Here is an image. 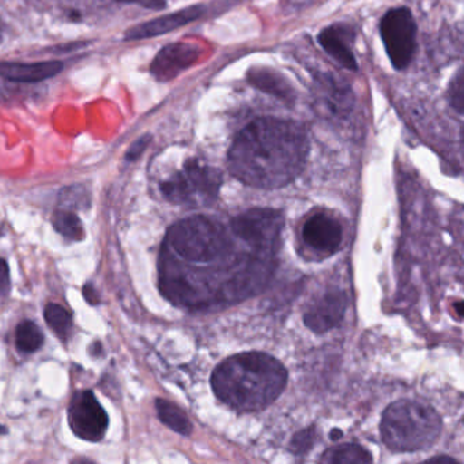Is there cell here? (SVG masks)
<instances>
[{
	"label": "cell",
	"instance_id": "5bb4252c",
	"mask_svg": "<svg viewBox=\"0 0 464 464\" xmlns=\"http://www.w3.org/2000/svg\"><path fill=\"white\" fill-rule=\"evenodd\" d=\"M63 69L64 64L59 61L39 63L0 62V78L15 83H37L61 74Z\"/></svg>",
	"mask_w": 464,
	"mask_h": 464
},
{
	"label": "cell",
	"instance_id": "8992f818",
	"mask_svg": "<svg viewBox=\"0 0 464 464\" xmlns=\"http://www.w3.org/2000/svg\"><path fill=\"white\" fill-rule=\"evenodd\" d=\"M284 216L274 208H252L230 222L233 233L260 254L274 255L284 229Z\"/></svg>",
	"mask_w": 464,
	"mask_h": 464
},
{
	"label": "cell",
	"instance_id": "3957f363",
	"mask_svg": "<svg viewBox=\"0 0 464 464\" xmlns=\"http://www.w3.org/2000/svg\"><path fill=\"white\" fill-rule=\"evenodd\" d=\"M441 429V417L433 407L406 399L390 404L380 423L382 441L398 452H414L431 447Z\"/></svg>",
	"mask_w": 464,
	"mask_h": 464
},
{
	"label": "cell",
	"instance_id": "ffe728a7",
	"mask_svg": "<svg viewBox=\"0 0 464 464\" xmlns=\"http://www.w3.org/2000/svg\"><path fill=\"white\" fill-rule=\"evenodd\" d=\"M44 317L51 330L66 342L72 330V314L63 306L48 304L45 306Z\"/></svg>",
	"mask_w": 464,
	"mask_h": 464
},
{
	"label": "cell",
	"instance_id": "7c38bea8",
	"mask_svg": "<svg viewBox=\"0 0 464 464\" xmlns=\"http://www.w3.org/2000/svg\"><path fill=\"white\" fill-rule=\"evenodd\" d=\"M319 44L323 50L343 69L355 72L358 69L354 53L352 50L354 42V31L343 24H334L323 29L319 34Z\"/></svg>",
	"mask_w": 464,
	"mask_h": 464
},
{
	"label": "cell",
	"instance_id": "7402d4cb",
	"mask_svg": "<svg viewBox=\"0 0 464 464\" xmlns=\"http://www.w3.org/2000/svg\"><path fill=\"white\" fill-rule=\"evenodd\" d=\"M448 102L458 113H463L464 104V75L463 69H459L448 88Z\"/></svg>",
	"mask_w": 464,
	"mask_h": 464
},
{
	"label": "cell",
	"instance_id": "277c9868",
	"mask_svg": "<svg viewBox=\"0 0 464 464\" xmlns=\"http://www.w3.org/2000/svg\"><path fill=\"white\" fill-rule=\"evenodd\" d=\"M167 246L180 259L195 265H208L229 256L232 241L219 222L195 216L170 227Z\"/></svg>",
	"mask_w": 464,
	"mask_h": 464
},
{
	"label": "cell",
	"instance_id": "d4e9b609",
	"mask_svg": "<svg viewBox=\"0 0 464 464\" xmlns=\"http://www.w3.org/2000/svg\"><path fill=\"white\" fill-rule=\"evenodd\" d=\"M12 289V279H10V268L6 260L0 259V295H9Z\"/></svg>",
	"mask_w": 464,
	"mask_h": 464
},
{
	"label": "cell",
	"instance_id": "484cf974",
	"mask_svg": "<svg viewBox=\"0 0 464 464\" xmlns=\"http://www.w3.org/2000/svg\"><path fill=\"white\" fill-rule=\"evenodd\" d=\"M119 2L140 5V6L150 10H164L165 7H167V2H165V0H119Z\"/></svg>",
	"mask_w": 464,
	"mask_h": 464
},
{
	"label": "cell",
	"instance_id": "52a82bcc",
	"mask_svg": "<svg viewBox=\"0 0 464 464\" xmlns=\"http://www.w3.org/2000/svg\"><path fill=\"white\" fill-rule=\"evenodd\" d=\"M380 34L392 66L406 69L417 48V24L411 12L406 7L390 10L380 23Z\"/></svg>",
	"mask_w": 464,
	"mask_h": 464
},
{
	"label": "cell",
	"instance_id": "83f0119b",
	"mask_svg": "<svg viewBox=\"0 0 464 464\" xmlns=\"http://www.w3.org/2000/svg\"><path fill=\"white\" fill-rule=\"evenodd\" d=\"M430 463H458L455 459L450 458V456H439V458L430 459Z\"/></svg>",
	"mask_w": 464,
	"mask_h": 464
},
{
	"label": "cell",
	"instance_id": "ba28073f",
	"mask_svg": "<svg viewBox=\"0 0 464 464\" xmlns=\"http://www.w3.org/2000/svg\"><path fill=\"white\" fill-rule=\"evenodd\" d=\"M69 423L75 436L86 441L104 439L110 425L107 411L92 391H78L69 407Z\"/></svg>",
	"mask_w": 464,
	"mask_h": 464
},
{
	"label": "cell",
	"instance_id": "cb8c5ba5",
	"mask_svg": "<svg viewBox=\"0 0 464 464\" xmlns=\"http://www.w3.org/2000/svg\"><path fill=\"white\" fill-rule=\"evenodd\" d=\"M151 137L150 135H145V137L140 138L137 142L132 143L130 150L127 151L126 160L127 161H137L140 156H142L143 151L148 148L149 143H150Z\"/></svg>",
	"mask_w": 464,
	"mask_h": 464
},
{
	"label": "cell",
	"instance_id": "f1b7e54d",
	"mask_svg": "<svg viewBox=\"0 0 464 464\" xmlns=\"http://www.w3.org/2000/svg\"><path fill=\"white\" fill-rule=\"evenodd\" d=\"M342 436V433H338V430H333V433L330 434L331 439L336 440Z\"/></svg>",
	"mask_w": 464,
	"mask_h": 464
},
{
	"label": "cell",
	"instance_id": "4316f807",
	"mask_svg": "<svg viewBox=\"0 0 464 464\" xmlns=\"http://www.w3.org/2000/svg\"><path fill=\"white\" fill-rule=\"evenodd\" d=\"M83 295H85L86 301H88L91 305H97V304H100V295H97L93 285H85V287H83Z\"/></svg>",
	"mask_w": 464,
	"mask_h": 464
},
{
	"label": "cell",
	"instance_id": "9c48e42d",
	"mask_svg": "<svg viewBox=\"0 0 464 464\" xmlns=\"http://www.w3.org/2000/svg\"><path fill=\"white\" fill-rule=\"evenodd\" d=\"M342 235L338 219L325 213L314 214L303 227L304 244L323 259L341 248Z\"/></svg>",
	"mask_w": 464,
	"mask_h": 464
},
{
	"label": "cell",
	"instance_id": "1f68e13d",
	"mask_svg": "<svg viewBox=\"0 0 464 464\" xmlns=\"http://www.w3.org/2000/svg\"><path fill=\"white\" fill-rule=\"evenodd\" d=\"M2 235H4V227L0 225V237H2Z\"/></svg>",
	"mask_w": 464,
	"mask_h": 464
},
{
	"label": "cell",
	"instance_id": "603a6c76",
	"mask_svg": "<svg viewBox=\"0 0 464 464\" xmlns=\"http://www.w3.org/2000/svg\"><path fill=\"white\" fill-rule=\"evenodd\" d=\"M314 429L308 428L305 430L298 431L295 434V439L292 440V450H295L297 455H304L309 448L314 445Z\"/></svg>",
	"mask_w": 464,
	"mask_h": 464
},
{
	"label": "cell",
	"instance_id": "2e32d148",
	"mask_svg": "<svg viewBox=\"0 0 464 464\" xmlns=\"http://www.w3.org/2000/svg\"><path fill=\"white\" fill-rule=\"evenodd\" d=\"M156 409L160 420L168 428L181 436H189L192 433V423L189 422L188 417L180 407L176 406L172 401H165V399H157Z\"/></svg>",
	"mask_w": 464,
	"mask_h": 464
},
{
	"label": "cell",
	"instance_id": "8fae6325",
	"mask_svg": "<svg viewBox=\"0 0 464 464\" xmlns=\"http://www.w3.org/2000/svg\"><path fill=\"white\" fill-rule=\"evenodd\" d=\"M347 303L346 295L341 290L325 293L308 309L304 323L314 333H327L342 322L346 314Z\"/></svg>",
	"mask_w": 464,
	"mask_h": 464
},
{
	"label": "cell",
	"instance_id": "e0dca14e",
	"mask_svg": "<svg viewBox=\"0 0 464 464\" xmlns=\"http://www.w3.org/2000/svg\"><path fill=\"white\" fill-rule=\"evenodd\" d=\"M320 460L333 464L371 463V453L358 444H343L331 448Z\"/></svg>",
	"mask_w": 464,
	"mask_h": 464
},
{
	"label": "cell",
	"instance_id": "ac0fdd59",
	"mask_svg": "<svg viewBox=\"0 0 464 464\" xmlns=\"http://www.w3.org/2000/svg\"><path fill=\"white\" fill-rule=\"evenodd\" d=\"M53 225L56 232L70 241H82L85 238V227L80 217L74 211L58 208L53 216Z\"/></svg>",
	"mask_w": 464,
	"mask_h": 464
},
{
	"label": "cell",
	"instance_id": "4fadbf2b",
	"mask_svg": "<svg viewBox=\"0 0 464 464\" xmlns=\"http://www.w3.org/2000/svg\"><path fill=\"white\" fill-rule=\"evenodd\" d=\"M203 14H205L203 6L187 7V9L173 13V14L164 15V17L156 18V20L129 29L126 32V40H145L161 36V34H169L181 26L199 20Z\"/></svg>",
	"mask_w": 464,
	"mask_h": 464
},
{
	"label": "cell",
	"instance_id": "f546056e",
	"mask_svg": "<svg viewBox=\"0 0 464 464\" xmlns=\"http://www.w3.org/2000/svg\"><path fill=\"white\" fill-rule=\"evenodd\" d=\"M4 40V23L0 20V43Z\"/></svg>",
	"mask_w": 464,
	"mask_h": 464
},
{
	"label": "cell",
	"instance_id": "44dd1931",
	"mask_svg": "<svg viewBox=\"0 0 464 464\" xmlns=\"http://www.w3.org/2000/svg\"><path fill=\"white\" fill-rule=\"evenodd\" d=\"M91 194L85 186H70L59 194V208L69 211H86L91 208Z\"/></svg>",
	"mask_w": 464,
	"mask_h": 464
},
{
	"label": "cell",
	"instance_id": "d6986e66",
	"mask_svg": "<svg viewBox=\"0 0 464 464\" xmlns=\"http://www.w3.org/2000/svg\"><path fill=\"white\" fill-rule=\"evenodd\" d=\"M15 343L20 352H37L44 344V334L36 323L25 320L18 324L17 331H15Z\"/></svg>",
	"mask_w": 464,
	"mask_h": 464
},
{
	"label": "cell",
	"instance_id": "6da1fadb",
	"mask_svg": "<svg viewBox=\"0 0 464 464\" xmlns=\"http://www.w3.org/2000/svg\"><path fill=\"white\" fill-rule=\"evenodd\" d=\"M308 132L295 121L260 118L244 127L227 154L230 173L254 188H282L305 168Z\"/></svg>",
	"mask_w": 464,
	"mask_h": 464
},
{
	"label": "cell",
	"instance_id": "9a60e30c",
	"mask_svg": "<svg viewBox=\"0 0 464 464\" xmlns=\"http://www.w3.org/2000/svg\"><path fill=\"white\" fill-rule=\"evenodd\" d=\"M248 81L251 85L270 96L282 99L284 102H293L295 100V91L292 85L287 82L286 78L282 77L279 72L271 69H252L248 72Z\"/></svg>",
	"mask_w": 464,
	"mask_h": 464
},
{
	"label": "cell",
	"instance_id": "30bf717a",
	"mask_svg": "<svg viewBox=\"0 0 464 464\" xmlns=\"http://www.w3.org/2000/svg\"><path fill=\"white\" fill-rule=\"evenodd\" d=\"M202 50L197 44L175 43L162 48L150 66V72L160 82H169L197 63Z\"/></svg>",
	"mask_w": 464,
	"mask_h": 464
},
{
	"label": "cell",
	"instance_id": "5b68a950",
	"mask_svg": "<svg viewBox=\"0 0 464 464\" xmlns=\"http://www.w3.org/2000/svg\"><path fill=\"white\" fill-rule=\"evenodd\" d=\"M222 175L216 168L191 160L181 172L161 184V192L176 205H210L218 198Z\"/></svg>",
	"mask_w": 464,
	"mask_h": 464
},
{
	"label": "cell",
	"instance_id": "7a4b0ae2",
	"mask_svg": "<svg viewBox=\"0 0 464 464\" xmlns=\"http://www.w3.org/2000/svg\"><path fill=\"white\" fill-rule=\"evenodd\" d=\"M287 371L273 355L240 353L222 361L211 376L222 403L241 412L262 411L284 392Z\"/></svg>",
	"mask_w": 464,
	"mask_h": 464
},
{
	"label": "cell",
	"instance_id": "4dcf8cb0",
	"mask_svg": "<svg viewBox=\"0 0 464 464\" xmlns=\"http://www.w3.org/2000/svg\"><path fill=\"white\" fill-rule=\"evenodd\" d=\"M0 434H7V428H5V426L0 425Z\"/></svg>",
	"mask_w": 464,
	"mask_h": 464
}]
</instances>
